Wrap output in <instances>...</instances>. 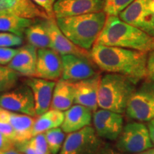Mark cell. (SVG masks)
I'll return each instance as SVG.
<instances>
[{
  "mask_svg": "<svg viewBox=\"0 0 154 154\" xmlns=\"http://www.w3.org/2000/svg\"><path fill=\"white\" fill-rule=\"evenodd\" d=\"M91 60L104 72L124 75L137 84L147 77V53L125 48L94 44Z\"/></svg>",
  "mask_w": 154,
  "mask_h": 154,
  "instance_id": "1",
  "label": "cell"
},
{
  "mask_svg": "<svg viewBox=\"0 0 154 154\" xmlns=\"http://www.w3.org/2000/svg\"><path fill=\"white\" fill-rule=\"evenodd\" d=\"M96 44L149 52L154 50V37L124 22L117 16H107Z\"/></svg>",
  "mask_w": 154,
  "mask_h": 154,
  "instance_id": "2",
  "label": "cell"
},
{
  "mask_svg": "<svg viewBox=\"0 0 154 154\" xmlns=\"http://www.w3.org/2000/svg\"><path fill=\"white\" fill-rule=\"evenodd\" d=\"M107 15L104 11L56 18L62 33L74 44L88 51L103 30Z\"/></svg>",
  "mask_w": 154,
  "mask_h": 154,
  "instance_id": "3",
  "label": "cell"
},
{
  "mask_svg": "<svg viewBox=\"0 0 154 154\" xmlns=\"http://www.w3.org/2000/svg\"><path fill=\"white\" fill-rule=\"evenodd\" d=\"M136 84L124 75L111 73L104 75L99 83L98 106L102 109L124 113L130 98L136 89Z\"/></svg>",
  "mask_w": 154,
  "mask_h": 154,
  "instance_id": "4",
  "label": "cell"
},
{
  "mask_svg": "<svg viewBox=\"0 0 154 154\" xmlns=\"http://www.w3.org/2000/svg\"><path fill=\"white\" fill-rule=\"evenodd\" d=\"M149 128L140 122H131L124 126L116 147L124 153H139L153 147Z\"/></svg>",
  "mask_w": 154,
  "mask_h": 154,
  "instance_id": "5",
  "label": "cell"
},
{
  "mask_svg": "<svg viewBox=\"0 0 154 154\" xmlns=\"http://www.w3.org/2000/svg\"><path fill=\"white\" fill-rule=\"evenodd\" d=\"M105 143L88 126L67 135L59 154H99Z\"/></svg>",
  "mask_w": 154,
  "mask_h": 154,
  "instance_id": "6",
  "label": "cell"
},
{
  "mask_svg": "<svg viewBox=\"0 0 154 154\" xmlns=\"http://www.w3.org/2000/svg\"><path fill=\"white\" fill-rule=\"evenodd\" d=\"M126 112L138 121L149 122L154 119V82L143 83L136 88L128 101Z\"/></svg>",
  "mask_w": 154,
  "mask_h": 154,
  "instance_id": "7",
  "label": "cell"
},
{
  "mask_svg": "<svg viewBox=\"0 0 154 154\" xmlns=\"http://www.w3.org/2000/svg\"><path fill=\"white\" fill-rule=\"evenodd\" d=\"M119 17L154 37V0H135Z\"/></svg>",
  "mask_w": 154,
  "mask_h": 154,
  "instance_id": "8",
  "label": "cell"
},
{
  "mask_svg": "<svg viewBox=\"0 0 154 154\" xmlns=\"http://www.w3.org/2000/svg\"><path fill=\"white\" fill-rule=\"evenodd\" d=\"M0 107L11 112L37 116L33 93L26 84L0 93Z\"/></svg>",
  "mask_w": 154,
  "mask_h": 154,
  "instance_id": "9",
  "label": "cell"
},
{
  "mask_svg": "<svg viewBox=\"0 0 154 154\" xmlns=\"http://www.w3.org/2000/svg\"><path fill=\"white\" fill-rule=\"evenodd\" d=\"M92 121L98 136L109 140L118 139L124 128L122 115L106 109H101L94 112Z\"/></svg>",
  "mask_w": 154,
  "mask_h": 154,
  "instance_id": "10",
  "label": "cell"
},
{
  "mask_svg": "<svg viewBox=\"0 0 154 154\" xmlns=\"http://www.w3.org/2000/svg\"><path fill=\"white\" fill-rule=\"evenodd\" d=\"M61 58L63 64L61 79L76 82L91 78L98 74L89 61V58L72 54L63 55Z\"/></svg>",
  "mask_w": 154,
  "mask_h": 154,
  "instance_id": "11",
  "label": "cell"
},
{
  "mask_svg": "<svg viewBox=\"0 0 154 154\" xmlns=\"http://www.w3.org/2000/svg\"><path fill=\"white\" fill-rule=\"evenodd\" d=\"M106 0H57L54 5L56 18L103 11Z\"/></svg>",
  "mask_w": 154,
  "mask_h": 154,
  "instance_id": "12",
  "label": "cell"
},
{
  "mask_svg": "<svg viewBox=\"0 0 154 154\" xmlns=\"http://www.w3.org/2000/svg\"><path fill=\"white\" fill-rule=\"evenodd\" d=\"M61 55L54 50L46 48L37 50L35 77L47 80H57L62 75Z\"/></svg>",
  "mask_w": 154,
  "mask_h": 154,
  "instance_id": "13",
  "label": "cell"
},
{
  "mask_svg": "<svg viewBox=\"0 0 154 154\" xmlns=\"http://www.w3.org/2000/svg\"><path fill=\"white\" fill-rule=\"evenodd\" d=\"M45 22L51 41L50 49L54 50L61 56L72 54L91 58L88 51L76 46L62 33L56 22V19H45Z\"/></svg>",
  "mask_w": 154,
  "mask_h": 154,
  "instance_id": "14",
  "label": "cell"
},
{
  "mask_svg": "<svg viewBox=\"0 0 154 154\" xmlns=\"http://www.w3.org/2000/svg\"><path fill=\"white\" fill-rule=\"evenodd\" d=\"M101 78L99 74H96L87 79L73 82L74 103L84 106L95 112L99 107L98 91Z\"/></svg>",
  "mask_w": 154,
  "mask_h": 154,
  "instance_id": "15",
  "label": "cell"
},
{
  "mask_svg": "<svg viewBox=\"0 0 154 154\" xmlns=\"http://www.w3.org/2000/svg\"><path fill=\"white\" fill-rule=\"evenodd\" d=\"M26 84L33 93L36 115H42L49 111L56 83L54 81L30 77L26 81Z\"/></svg>",
  "mask_w": 154,
  "mask_h": 154,
  "instance_id": "16",
  "label": "cell"
},
{
  "mask_svg": "<svg viewBox=\"0 0 154 154\" xmlns=\"http://www.w3.org/2000/svg\"><path fill=\"white\" fill-rule=\"evenodd\" d=\"M0 13H9L32 19H49L47 13L32 0H0Z\"/></svg>",
  "mask_w": 154,
  "mask_h": 154,
  "instance_id": "17",
  "label": "cell"
},
{
  "mask_svg": "<svg viewBox=\"0 0 154 154\" xmlns=\"http://www.w3.org/2000/svg\"><path fill=\"white\" fill-rule=\"evenodd\" d=\"M36 61L37 49L29 44L18 49L17 54L7 66L23 76L34 77L36 75Z\"/></svg>",
  "mask_w": 154,
  "mask_h": 154,
  "instance_id": "18",
  "label": "cell"
},
{
  "mask_svg": "<svg viewBox=\"0 0 154 154\" xmlns=\"http://www.w3.org/2000/svg\"><path fill=\"white\" fill-rule=\"evenodd\" d=\"M92 113L93 111L84 106H72L65 111L64 120L61 126V129L65 133L70 134L90 126L93 119Z\"/></svg>",
  "mask_w": 154,
  "mask_h": 154,
  "instance_id": "19",
  "label": "cell"
},
{
  "mask_svg": "<svg viewBox=\"0 0 154 154\" xmlns=\"http://www.w3.org/2000/svg\"><path fill=\"white\" fill-rule=\"evenodd\" d=\"M74 103L73 82L60 79L56 83L50 109L66 111Z\"/></svg>",
  "mask_w": 154,
  "mask_h": 154,
  "instance_id": "20",
  "label": "cell"
},
{
  "mask_svg": "<svg viewBox=\"0 0 154 154\" xmlns=\"http://www.w3.org/2000/svg\"><path fill=\"white\" fill-rule=\"evenodd\" d=\"M36 117L9 111L7 121L17 133V143H24L33 137L32 131Z\"/></svg>",
  "mask_w": 154,
  "mask_h": 154,
  "instance_id": "21",
  "label": "cell"
},
{
  "mask_svg": "<svg viewBox=\"0 0 154 154\" xmlns=\"http://www.w3.org/2000/svg\"><path fill=\"white\" fill-rule=\"evenodd\" d=\"M33 23L32 19L9 13H0V32L12 33L22 37L26 29Z\"/></svg>",
  "mask_w": 154,
  "mask_h": 154,
  "instance_id": "22",
  "label": "cell"
},
{
  "mask_svg": "<svg viewBox=\"0 0 154 154\" xmlns=\"http://www.w3.org/2000/svg\"><path fill=\"white\" fill-rule=\"evenodd\" d=\"M64 120V113L63 111L50 109L42 115L36 117L33 126L32 135L44 134L48 130L58 128L62 125Z\"/></svg>",
  "mask_w": 154,
  "mask_h": 154,
  "instance_id": "23",
  "label": "cell"
},
{
  "mask_svg": "<svg viewBox=\"0 0 154 154\" xmlns=\"http://www.w3.org/2000/svg\"><path fill=\"white\" fill-rule=\"evenodd\" d=\"M25 34L29 44L35 47L36 49L50 48L51 41L45 19L42 22L33 23L26 29Z\"/></svg>",
  "mask_w": 154,
  "mask_h": 154,
  "instance_id": "24",
  "label": "cell"
},
{
  "mask_svg": "<svg viewBox=\"0 0 154 154\" xmlns=\"http://www.w3.org/2000/svg\"><path fill=\"white\" fill-rule=\"evenodd\" d=\"M48 147L51 154H58L60 152L64 140L66 139L65 132L60 128L48 130L44 133Z\"/></svg>",
  "mask_w": 154,
  "mask_h": 154,
  "instance_id": "25",
  "label": "cell"
},
{
  "mask_svg": "<svg viewBox=\"0 0 154 154\" xmlns=\"http://www.w3.org/2000/svg\"><path fill=\"white\" fill-rule=\"evenodd\" d=\"M19 74L8 66H0V93L13 89L18 82Z\"/></svg>",
  "mask_w": 154,
  "mask_h": 154,
  "instance_id": "26",
  "label": "cell"
},
{
  "mask_svg": "<svg viewBox=\"0 0 154 154\" xmlns=\"http://www.w3.org/2000/svg\"><path fill=\"white\" fill-rule=\"evenodd\" d=\"M135 0H106L103 11L107 16H117Z\"/></svg>",
  "mask_w": 154,
  "mask_h": 154,
  "instance_id": "27",
  "label": "cell"
},
{
  "mask_svg": "<svg viewBox=\"0 0 154 154\" xmlns=\"http://www.w3.org/2000/svg\"><path fill=\"white\" fill-rule=\"evenodd\" d=\"M23 44V38L9 32H0V47H18Z\"/></svg>",
  "mask_w": 154,
  "mask_h": 154,
  "instance_id": "28",
  "label": "cell"
},
{
  "mask_svg": "<svg viewBox=\"0 0 154 154\" xmlns=\"http://www.w3.org/2000/svg\"><path fill=\"white\" fill-rule=\"evenodd\" d=\"M29 145L34 147L38 151L42 152L44 154H51L50 153L48 144L46 139L45 134H38L35 135L31 139L26 141Z\"/></svg>",
  "mask_w": 154,
  "mask_h": 154,
  "instance_id": "29",
  "label": "cell"
},
{
  "mask_svg": "<svg viewBox=\"0 0 154 154\" xmlns=\"http://www.w3.org/2000/svg\"><path fill=\"white\" fill-rule=\"evenodd\" d=\"M18 49L9 47H0V66L8 65L14 56L17 54Z\"/></svg>",
  "mask_w": 154,
  "mask_h": 154,
  "instance_id": "30",
  "label": "cell"
},
{
  "mask_svg": "<svg viewBox=\"0 0 154 154\" xmlns=\"http://www.w3.org/2000/svg\"><path fill=\"white\" fill-rule=\"evenodd\" d=\"M33 2L39 7L40 8L47 13L49 19H56L54 15V2L52 0H32Z\"/></svg>",
  "mask_w": 154,
  "mask_h": 154,
  "instance_id": "31",
  "label": "cell"
},
{
  "mask_svg": "<svg viewBox=\"0 0 154 154\" xmlns=\"http://www.w3.org/2000/svg\"><path fill=\"white\" fill-rule=\"evenodd\" d=\"M0 133L13 140L15 143H17V133L9 123L0 122Z\"/></svg>",
  "mask_w": 154,
  "mask_h": 154,
  "instance_id": "32",
  "label": "cell"
},
{
  "mask_svg": "<svg viewBox=\"0 0 154 154\" xmlns=\"http://www.w3.org/2000/svg\"><path fill=\"white\" fill-rule=\"evenodd\" d=\"M15 146H16L17 150L22 154H44L38 150L34 149V147L29 145L26 143V141L24 143H16Z\"/></svg>",
  "mask_w": 154,
  "mask_h": 154,
  "instance_id": "33",
  "label": "cell"
},
{
  "mask_svg": "<svg viewBox=\"0 0 154 154\" xmlns=\"http://www.w3.org/2000/svg\"><path fill=\"white\" fill-rule=\"evenodd\" d=\"M147 78L154 82V50L148 57L147 60Z\"/></svg>",
  "mask_w": 154,
  "mask_h": 154,
  "instance_id": "34",
  "label": "cell"
},
{
  "mask_svg": "<svg viewBox=\"0 0 154 154\" xmlns=\"http://www.w3.org/2000/svg\"><path fill=\"white\" fill-rule=\"evenodd\" d=\"M15 144L16 143L13 140L9 139L5 135L0 133V151H5V150L14 147Z\"/></svg>",
  "mask_w": 154,
  "mask_h": 154,
  "instance_id": "35",
  "label": "cell"
},
{
  "mask_svg": "<svg viewBox=\"0 0 154 154\" xmlns=\"http://www.w3.org/2000/svg\"><path fill=\"white\" fill-rule=\"evenodd\" d=\"M99 154H126L122 152H120L119 151H116V150L112 149L109 146L105 144L103 147L102 148L101 151L99 152Z\"/></svg>",
  "mask_w": 154,
  "mask_h": 154,
  "instance_id": "36",
  "label": "cell"
},
{
  "mask_svg": "<svg viewBox=\"0 0 154 154\" xmlns=\"http://www.w3.org/2000/svg\"><path fill=\"white\" fill-rule=\"evenodd\" d=\"M148 128H149V134L150 136H151L152 143L154 145V119L151 121H149V125H148Z\"/></svg>",
  "mask_w": 154,
  "mask_h": 154,
  "instance_id": "37",
  "label": "cell"
},
{
  "mask_svg": "<svg viewBox=\"0 0 154 154\" xmlns=\"http://www.w3.org/2000/svg\"><path fill=\"white\" fill-rule=\"evenodd\" d=\"M0 154H22L20 151H19L16 146L11 148V149L5 150V151H0Z\"/></svg>",
  "mask_w": 154,
  "mask_h": 154,
  "instance_id": "38",
  "label": "cell"
},
{
  "mask_svg": "<svg viewBox=\"0 0 154 154\" xmlns=\"http://www.w3.org/2000/svg\"><path fill=\"white\" fill-rule=\"evenodd\" d=\"M137 154H154V149L151 148V149H149L148 150H146L145 151L141 152V153H137Z\"/></svg>",
  "mask_w": 154,
  "mask_h": 154,
  "instance_id": "39",
  "label": "cell"
},
{
  "mask_svg": "<svg viewBox=\"0 0 154 154\" xmlns=\"http://www.w3.org/2000/svg\"><path fill=\"white\" fill-rule=\"evenodd\" d=\"M52 1L54 2H56V1H57V0H52Z\"/></svg>",
  "mask_w": 154,
  "mask_h": 154,
  "instance_id": "40",
  "label": "cell"
}]
</instances>
